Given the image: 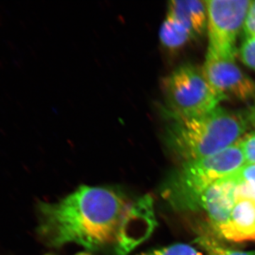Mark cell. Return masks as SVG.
Wrapping results in <instances>:
<instances>
[{
  "label": "cell",
  "instance_id": "obj_1",
  "mask_svg": "<svg viewBox=\"0 0 255 255\" xmlns=\"http://www.w3.org/2000/svg\"><path fill=\"white\" fill-rule=\"evenodd\" d=\"M131 203L117 189L80 186L57 202L38 204L37 232L52 248L68 243L90 251L114 248Z\"/></svg>",
  "mask_w": 255,
  "mask_h": 255
},
{
  "label": "cell",
  "instance_id": "obj_2",
  "mask_svg": "<svg viewBox=\"0 0 255 255\" xmlns=\"http://www.w3.org/2000/svg\"><path fill=\"white\" fill-rule=\"evenodd\" d=\"M167 147L183 162L204 158L241 140L248 128L246 116L217 107L199 117H186L164 112Z\"/></svg>",
  "mask_w": 255,
  "mask_h": 255
},
{
  "label": "cell",
  "instance_id": "obj_3",
  "mask_svg": "<svg viewBox=\"0 0 255 255\" xmlns=\"http://www.w3.org/2000/svg\"><path fill=\"white\" fill-rule=\"evenodd\" d=\"M245 164L239 141L214 155L183 162L164 182L161 196L175 211H197L201 209L202 196L211 184Z\"/></svg>",
  "mask_w": 255,
  "mask_h": 255
},
{
  "label": "cell",
  "instance_id": "obj_4",
  "mask_svg": "<svg viewBox=\"0 0 255 255\" xmlns=\"http://www.w3.org/2000/svg\"><path fill=\"white\" fill-rule=\"evenodd\" d=\"M167 108L164 112L186 117L204 115L225 100L208 82L202 69L184 64L164 80Z\"/></svg>",
  "mask_w": 255,
  "mask_h": 255
},
{
  "label": "cell",
  "instance_id": "obj_5",
  "mask_svg": "<svg viewBox=\"0 0 255 255\" xmlns=\"http://www.w3.org/2000/svg\"><path fill=\"white\" fill-rule=\"evenodd\" d=\"M208 14L207 54L235 60L238 34L246 22L251 1H205Z\"/></svg>",
  "mask_w": 255,
  "mask_h": 255
},
{
  "label": "cell",
  "instance_id": "obj_6",
  "mask_svg": "<svg viewBox=\"0 0 255 255\" xmlns=\"http://www.w3.org/2000/svg\"><path fill=\"white\" fill-rule=\"evenodd\" d=\"M203 73L213 88L224 100H249L255 97V82L235 60L206 55Z\"/></svg>",
  "mask_w": 255,
  "mask_h": 255
},
{
  "label": "cell",
  "instance_id": "obj_7",
  "mask_svg": "<svg viewBox=\"0 0 255 255\" xmlns=\"http://www.w3.org/2000/svg\"><path fill=\"white\" fill-rule=\"evenodd\" d=\"M157 226L154 201L145 194L131 203L114 246L116 255H128L150 237Z\"/></svg>",
  "mask_w": 255,
  "mask_h": 255
},
{
  "label": "cell",
  "instance_id": "obj_8",
  "mask_svg": "<svg viewBox=\"0 0 255 255\" xmlns=\"http://www.w3.org/2000/svg\"><path fill=\"white\" fill-rule=\"evenodd\" d=\"M233 173L211 184L201 199V209L207 213L218 231L229 221L236 204V182Z\"/></svg>",
  "mask_w": 255,
  "mask_h": 255
},
{
  "label": "cell",
  "instance_id": "obj_9",
  "mask_svg": "<svg viewBox=\"0 0 255 255\" xmlns=\"http://www.w3.org/2000/svg\"><path fill=\"white\" fill-rule=\"evenodd\" d=\"M218 232L230 241L255 240V200L236 199L229 221Z\"/></svg>",
  "mask_w": 255,
  "mask_h": 255
},
{
  "label": "cell",
  "instance_id": "obj_10",
  "mask_svg": "<svg viewBox=\"0 0 255 255\" xmlns=\"http://www.w3.org/2000/svg\"><path fill=\"white\" fill-rule=\"evenodd\" d=\"M167 14L184 23L196 37L207 27L208 14L205 1L173 0L168 4Z\"/></svg>",
  "mask_w": 255,
  "mask_h": 255
},
{
  "label": "cell",
  "instance_id": "obj_11",
  "mask_svg": "<svg viewBox=\"0 0 255 255\" xmlns=\"http://www.w3.org/2000/svg\"><path fill=\"white\" fill-rule=\"evenodd\" d=\"M159 41L166 49L174 51L181 49L196 38L195 34L184 23L167 14L159 32Z\"/></svg>",
  "mask_w": 255,
  "mask_h": 255
},
{
  "label": "cell",
  "instance_id": "obj_12",
  "mask_svg": "<svg viewBox=\"0 0 255 255\" xmlns=\"http://www.w3.org/2000/svg\"><path fill=\"white\" fill-rule=\"evenodd\" d=\"M236 182V199L255 200V164L246 163L233 173Z\"/></svg>",
  "mask_w": 255,
  "mask_h": 255
},
{
  "label": "cell",
  "instance_id": "obj_13",
  "mask_svg": "<svg viewBox=\"0 0 255 255\" xmlns=\"http://www.w3.org/2000/svg\"><path fill=\"white\" fill-rule=\"evenodd\" d=\"M198 243L205 249L208 255H255V252H242L228 249L214 238L202 236L197 238Z\"/></svg>",
  "mask_w": 255,
  "mask_h": 255
},
{
  "label": "cell",
  "instance_id": "obj_14",
  "mask_svg": "<svg viewBox=\"0 0 255 255\" xmlns=\"http://www.w3.org/2000/svg\"><path fill=\"white\" fill-rule=\"evenodd\" d=\"M138 255H201L195 248L189 245L175 244L161 249L146 252Z\"/></svg>",
  "mask_w": 255,
  "mask_h": 255
},
{
  "label": "cell",
  "instance_id": "obj_15",
  "mask_svg": "<svg viewBox=\"0 0 255 255\" xmlns=\"http://www.w3.org/2000/svg\"><path fill=\"white\" fill-rule=\"evenodd\" d=\"M240 55L245 65L255 70V35L246 37L240 48Z\"/></svg>",
  "mask_w": 255,
  "mask_h": 255
},
{
  "label": "cell",
  "instance_id": "obj_16",
  "mask_svg": "<svg viewBox=\"0 0 255 255\" xmlns=\"http://www.w3.org/2000/svg\"><path fill=\"white\" fill-rule=\"evenodd\" d=\"M246 163L255 164V132L248 134L239 140Z\"/></svg>",
  "mask_w": 255,
  "mask_h": 255
},
{
  "label": "cell",
  "instance_id": "obj_17",
  "mask_svg": "<svg viewBox=\"0 0 255 255\" xmlns=\"http://www.w3.org/2000/svg\"><path fill=\"white\" fill-rule=\"evenodd\" d=\"M243 31L246 37L255 35V1H251Z\"/></svg>",
  "mask_w": 255,
  "mask_h": 255
},
{
  "label": "cell",
  "instance_id": "obj_18",
  "mask_svg": "<svg viewBox=\"0 0 255 255\" xmlns=\"http://www.w3.org/2000/svg\"><path fill=\"white\" fill-rule=\"evenodd\" d=\"M246 118L248 119V123L255 127V97L253 105H251L248 114H246Z\"/></svg>",
  "mask_w": 255,
  "mask_h": 255
},
{
  "label": "cell",
  "instance_id": "obj_19",
  "mask_svg": "<svg viewBox=\"0 0 255 255\" xmlns=\"http://www.w3.org/2000/svg\"><path fill=\"white\" fill-rule=\"evenodd\" d=\"M75 255H91L90 254H89V253H85V252H81V253H79L78 254Z\"/></svg>",
  "mask_w": 255,
  "mask_h": 255
},
{
  "label": "cell",
  "instance_id": "obj_20",
  "mask_svg": "<svg viewBox=\"0 0 255 255\" xmlns=\"http://www.w3.org/2000/svg\"><path fill=\"white\" fill-rule=\"evenodd\" d=\"M51 255V254H47V255Z\"/></svg>",
  "mask_w": 255,
  "mask_h": 255
}]
</instances>
